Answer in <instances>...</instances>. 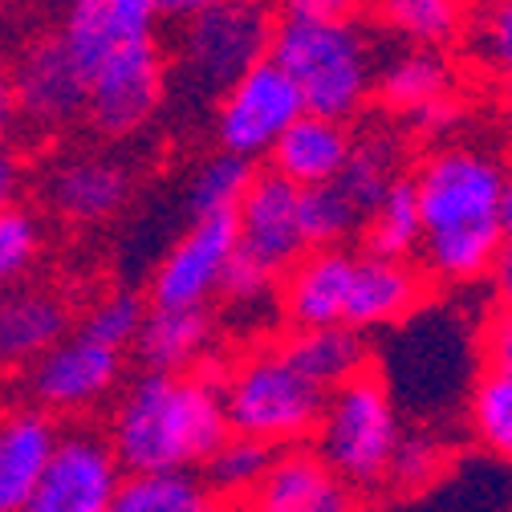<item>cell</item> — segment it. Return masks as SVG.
<instances>
[{
	"instance_id": "obj_10",
	"label": "cell",
	"mask_w": 512,
	"mask_h": 512,
	"mask_svg": "<svg viewBox=\"0 0 512 512\" xmlns=\"http://www.w3.org/2000/svg\"><path fill=\"white\" fill-rule=\"evenodd\" d=\"M236 256V220L208 216L191 220V228L167 248L151 273V305L159 309H208L220 293L224 269Z\"/></svg>"
},
{
	"instance_id": "obj_36",
	"label": "cell",
	"mask_w": 512,
	"mask_h": 512,
	"mask_svg": "<svg viewBox=\"0 0 512 512\" xmlns=\"http://www.w3.org/2000/svg\"><path fill=\"white\" fill-rule=\"evenodd\" d=\"M443 460H447L443 447L431 435H403L399 452L391 460V472H387V484L399 492H419L443 472Z\"/></svg>"
},
{
	"instance_id": "obj_23",
	"label": "cell",
	"mask_w": 512,
	"mask_h": 512,
	"mask_svg": "<svg viewBox=\"0 0 512 512\" xmlns=\"http://www.w3.org/2000/svg\"><path fill=\"white\" fill-rule=\"evenodd\" d=\"M452 61H447L439 49H399L387 61H378V74H374V90L378 98L387 102L391 110L403 114H423L427 106L452 98Z\"/></svg>"
},
{
	"instance_id": "obj_17",
	"label": "cell",
	"mask_w": 512,
	"mask_h": 512,
	"mask_svg": "<svg viewBox=\"0 0 512 512\" xmlns=\"http://www.w3.org/2000/svg\"><path fill=\"white\" fill-rule=\"evenodd\" d=\"M49 204L74 224H102L118 216L131 200V171L110 155H70L61 159L45 183Z\"/></svg>"
},
{
	"instance_id": "obj_30",
	"label": "cell",
	"mask_w": 512,
	"mask_h": 512,
	"mask_svg": "<svg viewBox=\"0 0 512 512\" xmlns=\"http://www.w3.org/2000/svg\"><path fill=\"white\" fill-rule=\"evenodd\" d=\"M256 175V163L248 159H236L228 151H216L208 155L196 175H191V187H187V208L196 220H208V216H236L244 191Z\"/></svg>"
},
{
	"instance_id": "obj_21",
	"label": "cell",
	"mask_w": 512,
	"mask_h": 512,
	"mask_svg": "<svg viewBox=\"0 0 512 512\" xmlns=\"http://www.w3.org/2000/svg\"><path fill=\"white\" fill-rule=\"evenodd\" d=\"M354 131L346 122H330L317 114H301L289 131L277 139V147L269 151L273 167L281 179H289L297 191L301 187H326L338 179V171L346 167Z\"/></svg>"
},
{
	"instance_id": "obj_4",
	"label": "cell",
	"mask_w": 512,
	"mask_h": 512,
	"mask_svg": "<svg viewBox=\"0 0 512 512\" xmlns=\"http://www.w3.org/2000/svg\"><path fill=\"white\" fill-rule=\"evenodd\" d=\"M220 407L228 435H244L273 447V452H289V447H305V439H313L326 391H317L285 358L281 346H265L224 370Z\"/></svg>"
},
{
	"instance_id": "obj_3",
	"label": "cell",
	"mask_w": 512,
	"mask_h": 512,
	"mask_svg": "<svg viewBox=\"0 0 512 512\" xmlns=\"http://www.w3.org/2000/svg\"><path fill=\"white\" fill-rule=\"evenodd\" d=\"M269 61L293 82L301 110L350 122L374 94L378 53L354 17H305L285 13L273 25Z\"/></svg>"
},
{
	"instance_id": "obj_12",
	"label": "cell",
	"mask_w": 512,
	"mask_h": 512,
	"mask_svg": "<svg viewBox=\"0 0 512 512\" xmlns=\"http://www.w3.org/2000/svg\"><path fill=\"white\" fill-rule=\"evenodd\" d=\"M155 25L159 17L147 0H70L57 41L86 82L114 57L155 45Z\"/></svg>"
},
{
	"instance_id": "obj_32",
	"label": "cell",
	"mask_w": 512,
	"mask_h": 512,
	"mask_svg": "<svg viewBox=\"0 0 512 512\" xmlns=\"http://www.w3.org/2000/svg\"><path fill=\"white\" fill-rule=\"evenodd\" d=\"M468 423H472V435L496 460L512 464V378L484 374L476 382L472 403H468Z\"/></svg>"
},
{
	"instance_id": "obj_7",
	"label": "cell",
	"mask_w": 512,
	"mask_h": 512,
	"mask_svg": "<svg viewBox=\"0 0 512 512\" xmlns=\"http://www.w3.org/2000/svg\"><path fill=\"white\" fill-rule=\"evenodd\" d=\"M301 98L293 82L273 66V61H256L248 74H240L220 98H216V139L220 151L256 163L277 147V139L301 118Z\"/></svg>"
},
{
	"instance_id": "obj_28",
	"label": "cell",
	"mask_w": 512,
	"mask_h": 512,
	"mask_svg": "<svg viewBox=\"0 0 512 512\" xmlns=\"http://www.w3.org/2000/svg\"><path fill=\"white\" fill-rule=\"evenodd\" d=\"M273 447L244 439V435H224V443L204 460V468L196 472L200 484L208 488V496L220 500H248L256 488H261L265 472L273 468Z\"/></svg>"
},
{
	"instance_id": "obj_22",
	"label": "cell",
	"mask_w": 512,
	"mask_h": 512,
	"mask_svg": "<svg viewBox=\"0 0 512 512\" xmlns=\"http://www.w3.org/2000/svg\"><path fill=\"white\" fill-rule=\"evenodd\" d=\"M212 313L208 309H159L151 305L143 330L135 338V354L151 374H191L208 362L212 350Z\"/></svg>"
},
{
	"instance_id": "obj_44",
	"label": "cell",
	"mask_w": 512,
	"mask_h": 512,
	"mask_svg": "<svg viewBox=\"0 0 512 512\" xmlns=\"http://www.w3.org/2000/svg\"><path fill=\"white\" fill-rule=\"evenodd\" d=\"M500 228L512 236V167H504V187H500Z\"/></svg>"
},
{
	"instance_id": "obj_18",
	"label": "cell",
	"mask_w": 512,
	"mask_h": 512,
	"mask_svg": "<svg viewBox=\"0 0 512 512\" xmlns=\"http://www.w3.org/2000/svg\"><path fill=\"white\" fill-rule=\"evenodd\" d=\"M423 293H427V281L411 261H382V256L362 252L354 261L342 326H350L358 334L378 330V326H395L419 309Z\"/></svg>"
},
{
	"instance_id": "obj_26",
	"label": "cell",
	"mask_w": 512,
	"mask_h": 512,
	"mask_svg": "<svg viewBox=\"0 0 512 512\" xmlns=\"http://www.w3.org/2000/svg\"><path fill=\"white\" fill-rule=\"evenodd\" d=\"M366 252L370 256H382V261H407L411 252H419V236H423V224H419V200H415V187H411V175H399L387 196H382L366 216Z\"/></svg>"
},
{
	"instance_id": "obj_35",
	"label": "cell",
	"mask_w": 512,
	"mask_h": 512,
	"mask_svg": "<svg viewBox=\"0 0 512 512\" xmlns=\"http://www.w3.org/2000/svg\"><path fill=\"white\" fill-rule=\"evenodd\" d=\"M476 53L488 74L512 94V0H488L476 17Z\"/></svg>"
},
{
	"instance_id": "obj_11",
	"label": "cell",
	"mask_w": 512,
	"mask_h": 512,
	"mask_svg": "<svg viewBox=\"0 0 512 512\" xmlns=\"http://www.w3.org/2000/svg\"><path fill=\"white\" fill-rule=\"evenodd\" d=\"M167 94V61L159 41L131 49L102 66L94 78H86V114L90 126L106 139L135 135L151 122V114L163 106Z\"/></svg>"
},
{
	"instance_id": "obj_38",
	"label": "cell",
	"mask_w": 512,
	"mask_h": 512,
	"mask_svg": "<svg viewBox=\"0 0 512 512\" xmlns=\"http://www.w3.org/2000/svg\"><path fill=\"white\" fill-rule=\"evenodd\" d=\"M480 354L492 378H512V313L496 309L480 330Z\"/></svg>"
},
{
	"instance_id": "obj_15",
	"label": "cell",
	"mask_w": 512,
	"mask_h": 512,
	"mask_svg": "<svg viewBox=\"0 0 512 512\" xmlns=\"http://www.w3.org/2000/svg\"><path fill=\"white\" fill-rule=\"evenodd\" d=\"M358 252L313 248L281 277V309L293 330H322L346 322V297Z\"/></svg>"
},
{
	"instance_id": "obj_5",
	"label": "cell",
	"mask_w": 512,
	"mask_h": 512,
	"mask_svg": "<svg viewBox=\"0 0 512 512\" xmlns=\"http://www.w3.org/2000/svg\"><path fill=\"white\" fill-rule=\"evenodd\" d=\"M403 439L399 407L378 374H358L326 395L322 419L313 431V452L350 488L374 492L387 484L391 460Z\"/></svg>"
},
{
	"instance_id": "obj_1",
	"label": "cell",
	"mask_w": 512,
	"mask_h": 512,
	"mask_svg": "<svg viewBox=\"0 0 512 512\" xmlns=\"http://www.w3.org/2000/svg\"><path fill=\"white\" fill-rule=\"evenodd\" d=\"M208 362L191 374L139 370L122 387L102 435L126 476L200 472L204 460L224 443V370H212Z\"/></svg>"
},
{
	"instance_id": "obj_24",
	"label": "cell",
	"mask_w": 512,
	"mask_h": 512,
	"mask_svg": "<svg viewBox=\"0 0 512 512\" xmlns=\"http://www.w3.org/2000/svg\"><path fill=\"white\" fill-rule=\"evenodd\" d=\"M285 358L313 382L317 391H338L350 378L366 374L370 346L366 334L350 326H322V330H293V338L281 346Z\"/></svg>"
},
{
	"instance_id": "obj_25",
	"label": "cell",
	"mask_w": 512,
	"mask_h": 512,
	"mask_svg": "<svg viewBox=\"0 0 512 512\" xmlns=\"http://www.w3.org/2000/svg\"><path fill=\"white\" fill-rule=\"evenodd\" d=\"M399 163H403V147L395 135H387V131L354 135L346 167L338 171L334 187L354 204L358 216H366L382 196H387V187L399 179Z\"/></svg>"
},
{
	"instance_id": "obj_14",
	"label": "cell",
	"mask_w": 512,
	"mask_h": 512,
	"mask_svg": "<svg viewBox=\"0 0 512 512\" xmlns=\"http://www.w3.org/2000/svg\"><path fill=\"white\" fill-rule=\"evenodd\" d=\"M13 118L21 114L33 131H61L86 114V82L57 37L25 45L9 74Z\"/></svg>"
},
{
	"instance_id": "obj_27",
	"label": "cell",
	"mask_w": 512,
	"mask_h": 512,
	"mask_svg": "<svg viewBox=\"0 0 512 512\" xmlns=\"http://www.w3.org/2000/svg\"><path fill=\"white\" fill-rule=\"evenodd\" d=\"M378 17L415 49H443L460 41L468 0H378Z\"/></svg>"
},
{
	"instance_id": "obj_29",
	"label": "cell",
	"mask_w": 512,
	"mask_h": 512,
	"mask_svg": "<svg viewBox=\"0 0 512 512\" xmlns=\"http://www.w3.org/2000/svg\"><path fill=\"white\" fill-rule=\"evenodd\" d=\"M110 512H220L196 472L122 476Z\"/></svg>"
},
{
	"instance_id": "obj_6",
	"label": "cell",
	"mask_w": 512,
	"mask_h": 512,
	"mask_svg": "<svg viewBox=\"0 0 512 512\" xmlns=\"http://www.w3.org/2000/svg\"><path fill=\"white\" fill-rule=\"evenodd\" d=\"M269 0H216L183 21L179 33V78L191 94L220 98L240 74L269 57L273 41Z\"/></svg>"
},
{
	"instance_id": "obj_9",
	"label": "cell",
	"mask_w": 512,
	"mask_h": 512,
	"mask_svg": "<svg viewBox=\"0 0 512 512\" xmlns=\"http://www.w3.org/2000/svg\"><path fill=\"white\" fill-rule=\"evenodd\" d=\"M122 382V354L82 338H61L45 358L29 366V395L45 415H86L102 407Z\"/></svg>"
},
{
	"instance_id": "obj_2",
	"label": "cell",
	"mask_w": 512,
	"mask_h": 512,
	"mask_svg": "<svg viewBox=\"0 0 512 512\" xmlns=\"http://www.w3.org/2000/svg\"><path fill=\"white\" fill-rule=\"evenodd\" d=\"M419 200V273L439 285H472L488 277L500 228L504 167L476 147H435L411 175Z\"/></svg>"
},
{
	"instance_id": "obj_42",
	"label": "cell",
	"mask_w": 512,
	"mask_h": 512,
	"mask_svg": "<svg viewBox=\"0 0 512 512\" xmlns=\"http://www.w3.org/2000/svg\"><path fill=\"white\" fill-rule=\"evenodd\" d=\"M147 5L163 21H191L196 13H204L208 5H216V0H147Z\"/></svg>"
},
{
	"instance_id": "obj_8",
	"label": "cell",
	"mask_w": 512,
	"mask_h": 512,
	"mask_svg": "<svg viewBox=\"0 0 512 512\" xmlns=\"http://www.w3.org/2000/svg\"><path fill=\"white\" fill-rule=\"evenodd\" d=\"M122 476L98 427H66L21 512H110Z\"/></svg>"
},
{
	"instance_id": "obj_33",
	"label": "cell",
	"mask_w": 512,
	"mask_h": 512,
	"mask_svg": "<svg viewBox=\"0 0 512 512\" xmlns=\"http://www.w3.org/2000/svg\"><path fill=\"white\" fill-rule=\"evenodd\" d=\"M143 317H147V305L135 293H110V297L90 305L78 334L98 342V346H106V350H114V354H126L135 346L139 330H143Z\"/></svg>"
},
{
	"instance_id": "obj_41",
	"label": "cell",
	"mask_w": 512,
	"mask_h": 512,
	"mask_svg": "<svg viewBox=\"0 0 512 512\" xmlns=\"http://www.w3.org/2000/svg\"><path fill=\"white\" fill-rule=\"evenodd\" d=\"M285 13H305V17H354L374 0H281Z\"/></svg>"
},
{
	"instance_id": "obj_31",
	"label": "cell",
	"mask_w": 512,
	"mask_h": 512,
	"mask_svg": "<svg viewBox=\"0 0 512 512\" xmlns=\"http://www.w3.org/2000/svg\"><path fill=\"white\" fill-rule=\"evenodd\" d=\"M362 216L354 212V204L342 196L334 183L326 187H301L297 191V228H301V244L305 252L313 248H342V240L350 232H358Z\"/></svg>"
},
{
	"instance_id": "obj_20",
	"label": "cell",
	"mask_w": 512,
	"mask_h": 512,
	"mask_svg": "<svg viewBox=\"0 0 512 512\" xmlns=\"http://www.w3.org/2000/svg\"><path fill=\"white\" fill-rule=\"evenodd\" d=\"M70 338V305L53 289H13L0 297V366H33Z\"/></svg>"
},
{
	"instance_id": "obj_40",
	"label": "cell",
	"mask_w": 512,
	"mask_h": 512,
	"mask_svg": "<svg viewBox=\"0 0 512 512\" xmlns=\"http://www.w3.org/2000/svg\"><path fill=\"white\" fill-rule=\"evenodd\" d=\"M488 281H492L496 305H500L504 313H512V236L500 240L496 261H492V269H488Z\"/></svg>"
},
{
	"instance_id": "obj_37",
	"label": "cell",
	"mask_w": 512,
	"mask_h": 512,
	"mask_svg": "<svg viewBox=\"0 0 512 512\" xmlns=\"http://www.w3.org/2000/svg\"><path fill=\"white\" fill-rule=\"evenodd\" d=\"M273 285H281L269 269H261L256 261H248L244 252H236L228 269H224V281H220V293L232 301V305H256L273 293Z\"/></svg>"
},
{
	"instance_id": "obj_39",
	"label": "cell",
	"mask_w": 512,
	"mask_h": 512,
	"mask_svg": "<svg viewBox=\"0 0 512 512\" xmlns=\"http://www.w3.org/2000/svg\"><path fill=\"white\" fill-rule=\"evenodd\" d=\"M21 187H25V159L9 143H0V212L17 208Z\"/></svg>"
},
{
	"instance_id": "obj_19",
	"label": "cell",
	"mask_w": 512,
	"mask_h": 512,
	"mask_svg": "<svg viewBox=\"0 0 512 512\" xmlns=\"http://www.w3.org/2000/svg\"><path fill=\"white\" fill-rule=\"evenodd\" d=\"M57 435V419L33 403L0 411V512L25 508L57 447Z\"/></svg>"
},
{
	"instance_id": "obj_43",
	"label": "cell",
	"mask_w": 512,
	"mask_h": 512,
	"mask_svg": "<svg viewBox=\"0 0 512 512\" xmlns=\"http://www.w3.org/2000/svg\"><path fill=\"white\" fill-rule=\"evenodd\" d=\"M9 122H13V94H9V74L0 66V143H5Z\"/></svg>"
},
{
	"instance_id": "obj_13",
	"label": "cell",
	"mask_w": 512,
	"mask_h": 512,
	"mask_svg": "<svg viewBox=\"0 0 512 512\" xmlns=\"http://www.w3.org/2000/svg\"><path fill=\"white\" fill-rule=\"evenodd\" d=\"M236 252L269 269L277 281L305 256L297 228V187L277 171H256L236 208Z\"/></svg>"
},
{
	"instance_id": "obj_16",
	"label": "cell",
	"mask_w": 512,
	"mask_h": 512,
	"mask_svg": "<svg viewBox=\"0 0 512 512\" xmlns=\"http://www.w3.org/2000/svg\"><path fill=\"white\" fill-rule=\"evenodd\" d=\"M244 512H354V492L322 464L313 447H289L273 456Z\"/></svg>"
},
{
	"instance_id": "obj_34",
	"label": "cell",
	"mask_w": 512,
	"mask_h": 512,
	"mask_svg": "<svg viewBox=\"0 0 512 512\" xmlns=\"http://www.w3.org/2000/svg\"><path fill=\"white\" fill-rule=\"evenodd\" d=\"M41 252V220L29 208H9L0 212V297L17 285Z\"/></svg>"
}]
</instances>
